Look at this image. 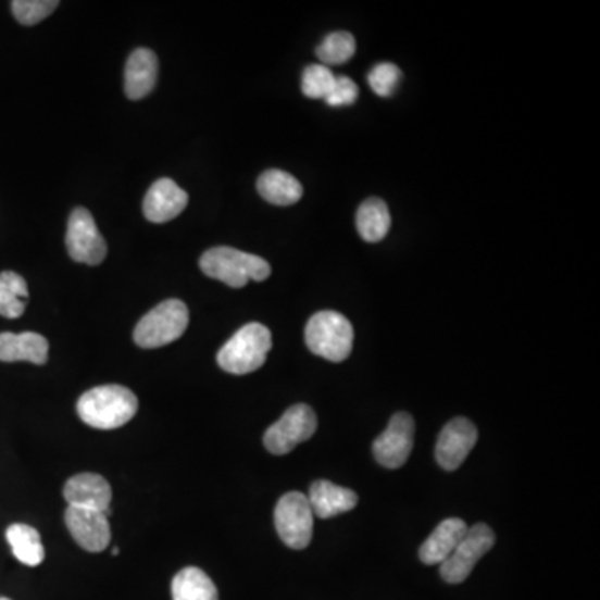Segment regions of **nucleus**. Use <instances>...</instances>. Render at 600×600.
Masks as SVG:
<instances>
[{"label": "nucleus", "instance_id": "f257e3e1", "mask_svg": "<svg viewBox=\"0 0 600 600\" xmlns=\"http://www.w3.org/2000/svg\"><path fill=\"white\" fill-rule=\"evenodd\" d=\"M139 400L133 390L117 384L93 387L80 396L77 414L90 427L100 430L118 429L133 421Z\"/></svg>", "mask_w": 600, "mask_h": 600}, {"label": "nucleus", "instance_id": "f03ea898", "mask_svg": "<svg viewBox=\"0 0 600 600\" xmlns=\"http://www.w3.org/2000/svg\"><path fill=\"white\" fill-rule=\"evenodd\" d=\"M200 268L211 279L240 289L249 280L262 283L271 275V265L259 255L247 254L233 247H214L200 258Z\"/></svg>", "mask_w": 600, "mask_h": 600}, {"label": "nucleus", "instance_id": "7ed1b4c3", "mask_svg": "<svg viewBox=\"0 0 600 600\" xmlns=\"http://www.w3.org/2000/svg\"><path fill=\"white\" fill-rule=\"evenodd\" d=\"M272 349V334L265 325H243L218 350L217 362L229 374H250L261 368Z\"/></svg>", "mask_w": 600, "mask_h": 600}, {"label": "nucleus", "instance_id": "20e7f679", "mask_svg": "<svg viewBox=\"0 0 600 600\" xmlns=\"http://www.w3.org/2000/svg\"><path fill=\"white\" fill-rule=\"evenodd\" d=\"M305 343L312 354L330 362H342L352 352L354 327L339 312H317L305 327Z\"/></svg>", "mask_w": 600, "mask_h": 600}, {"label": "nucleus", "instance_id": "39448f33", "mask_svg": "<svg viewBox=\"0 0 600 600\" xmlns=\"http://www.w3.org/2000/svg\"><path fill=\"white\" fill-rule=\"evenodd\" d=\"M189 325V309L183 300H165L147 312L134 330V342L142 349H158L180 339Z\"/></svg>", "mask_w": 600, "mask_h": 600}, {"label": "nucleus", "instance_id": "423d86ee", "mask_svg": "<svg viewBox=\"0 0 600 600\" xmlns=\"http://www.w3.org/2000/svg\"><path fill=\"white\" fill-rule=\"evenodd\" d=\"M275 529L290 549H305L314 533V512L305 493L289 492L280 497L274 512Z\"/></svg>", "mask_w": 600, "mask_h": 600}, {"label": "nucleus", "instance_id": "0eeeda50", "mask_svg": "<svg viewBox=\"0 0 600 600\" xmlns=\"http://www.w3.org/2000/svg\"><path fill=\"white\" fill-rule=\"evenodd\" d=\"M317 430V415L309 405L297 404L287 409L279 421L264 434L265 449L274 455L289 454L293 447L311 439Z\"/></svg>", "mask_w": 600, "mask_h": 600}, {"label": "nucleus", "instance_id": "6e6552de", "mask_svg": "<svg viewBox=\"0 0 600 600\" xmlns=\"http://www.w3.org/2000/svg\"><path fill=\"white\" fill-rule=\"evenodd\" d=\"M496 534L489 525L477 524L468 527L454 552L440 564V575L449 584H461L467 579L475 564L492 549Z\"/></svg>", "mask_w": 600, "mask_h": 600}, {"label": "nucleus", "instance_id": "1a4fd4ad", "mask_svg": "<svg viewBox=\"0 0 600 600\" xmlns=\"http://www.w3.org/2000/svg\"><path fill=\"white\" fill-rule=\"evenodd\" d=\"M67 252L75 262L87 265H99L108 258V243L100 236L96 221L87 209L79 208L68 217Z\"/></svg>", "mask_w": 600, "mask_h": 600}, {"label": "nucleus", "instance_id": "9d476101", "mask_svg": "<svg viewBox=\"0 0 600 600\" xmlns=\"http://www.w3.org/2000/svg\"><path fill=\"white\" fill-rule=\"evenodd\" d=\"M415 424L408 412H399L390 418L387 429L375 439V461L387 468H399L408 462L414 447Z\"/></svg>", "mask_w": 600, "mask_h": 600}, {"label": "nucleus", "instance_id": "9b49d317", "mask_svg": "<svg viewBox=\"0 0 600 600\" xmlns=\"http://www.w3.org/2000/svg\"><path fill=\"white\" fill-rule=\"evenodd\" d=\"M477 429L468 418L458 417L447 422L436 446V458L440 467L449 472L461 467L477 443Z\"/></svg>", "mask_w": 600, "mask_h": 600}, {"label": "nucleus", "instance_id": "f8f14e48", "mask_svg": "<svg viewBox=\"0 0 600 600\" xmlns=\"http://www.w3.org/2000/svg\"><path fill=\"white\" fill-rule=\"evenodd\" d=\"M65 524L75 542L87 552L97 554L108 549L111 543V524H109V515L104 512L67 508Z\"/></svg>", "mask_w": 600, "mask_h": 600}, {"label": "nucleus", "instance_id": "ddd939ff", "mask_svg": "<svg viewBox=\"0 0 600 600\" xmlns=\"http://www.w3.org/2000/svg\"><path fill=\"white\" fill-rule=\"evenodd\" d=\"M68 508L90 509L111 515V484L99 474H77L64 486Z\"/></svg>", "mask_w": 600, "mask_h": 600}, {"label": "nucleus", "instance_id": "4468645a", "mask_svg": "<svg viewBox=\"0 0 600 600\" xmlns=\"http://www.w3.org/2000/svg\"><path fill=\"white\" fill-rule=\"evenodd\" d=\"M187 202H189V196L174 180L159 179L147 190L143 199V215L147 221L154 224H164L183 214Z\"/></svg>", "mask_w": 600, "mask_h": 600}, {"label": "nucleus", "instance_id": "2eb2a0df", "mask_svg": "<svg viewBox=\"0 0 600 600\" xmlns=\"http://www.w3.org/2000/svg\"><path fill=\"white\" fill-rule=\"evenodd\" d=\"M467 529V524L462 518H446L437 525L434 533L422 543L418 558L427 565L442 564L454 552Z\"/></svg>", "mask_w": 600, "mask_h": 600}, {"label": "nucleus", "instance_id": "dca6fc26", "mask_svg": "<svg viewBox=\"0 0 600 600\" xmlns=\"http://www.w3.org/2000/svg\"><path fill=\"white\" fill-rule=\"evenodd\" d=\"M158 55L149 49H137L125 65V93L130 100H140L154 90L158 83Z\"/></svg>", "mask_w": 600, "mask_h": 600}, {"label": "nucleus", "instance_id": "f3484780", "mask_svg": "<svg viewBox=\"0 0 600 600\" xmlns=\"http://www.w3.org/2000/svg\"><path fill=\"white\" fill-rule=\"evenodd\" d=\"M309 504L314 515L321 518L336 517L352 511L358 505V493L347 487L336 486L330 480H317L309 490Z\"/></svg>", "mask_w": 600, "mask_h": 600}, {"label": "nucleus", "instance_id": "a211bd4d", "mask_svg": "<svg viewBox=\"0 0 600 600\" xmlns=\"http://www.w3.org/2000/svg\"><path fill=\"white\" fill-rule=\"evenodd\" d=\"M49 359V342L36 333L0 334V361L33 362L43 365Z\"/></svg>", "mask_w": 600, "mask_h": 600}, {"label": "nucleus", "instance_id": "6ab92c4d", "mask_svg": "<svg viewBox=\"0 0 600 600\" xmlns=\"http://www.w3.org/2000/svg\"><path fill=\"white\" fill-rule=\"evenodd\" d=\"M258 190L268 204L283 205V208L297 204L304 193L299 180L289 172L279 171V168L265 171L259 177Z\"/></svg>", "mask_w": 600, "mask_h": 600}, {"label": "nucleus", "instance_id": "aec40b11", "mask_svg": "<svg viewBox=\"0 0 600 600\" xmlns=\"http://www.w3.org/2000/svg\"><path fill=\"white\" fill-rule=\"evenodd\" d=\"M174 600H218L217 587L204 571L186 567L172 580Z\"/></svg>", "mask_w": 600, "mask_h": 600}, {"label": "nucleus", "instance_id": "412c9836", "mask_svg": "<svg viewBox=\"0 0 600 600\" xmlns=\"http://www.w3.org/2000/svg\"><path fill=\"white\" fill-rule=\"evenodd\" d=\"M5 537H8L12 554L18 562L29 565V567L42 564L46 559V549H43L40 534L34 527L25 524L11 525Z\"/></svg>", "mask_w": 600, "mask_h": 600}, {"label": "nucleus", "instance_id": "4be33fe9", "mask_svg": "<svg viewBox=\"0 0 600 600\" xmlns=\"http://www.w3.org/2000/svg\"><path fill=\"white\" fill-rule=\"evenodd\" d=\"M390 229V214L380 199L365 200L358 211V230L367 242H379Z\"/></svg>", "mask_w": 600, "mask_h": 600}, {"label": "nucleus", "instance_id": "5701e85b", "mask_svg": "<svg viewBox=\"0 0 600 600\" xmlns=\"http://www.w3.org/2000/svg\"><path fill=\"white\" fill-rule=\"evenodd\" d=\"M29 299V287L22 275L15 272L0 274V315L18 318L25 312Z\"/></svg>", "mask_w": 600, "mask_h": 600}, {"label": "nucleus", "instance_id": "b1692460", "mask_svg": "<svg viewBox=\"0 0 600 600\" xmlns=\"http://www.w3.org/2000/svg\"><path fill=\"white\" fill-rule=\"evenodd\" d=\"M318 61L327 65H340L349 62L355 54V39L349 33H333L317 47Z\"/></svg>", "mask_w": 600, "mask_h": 600}, {"label": "nucleus", "instance_id": "393cba45", "mask_svg": "<svg viewBox=\"0 0 600 600\" xmlns=\"http://www.w3.org/2000/svg\"><path fill=\"white\" fill-rule=\"evenodd\" d=\"M337 75L322 64L309 65L302 75V92L309 99L325 100L336 86Z\"/></svg>", "mask_w": 600, "mask_h": 600}, {"label": "nucleus", "instance_id": "a878e982", "mask_svg": "<svg viewBox=\"0 0 600 600\" xmlns=\"http://www.w3.org/2000/svg\"><path fill=\"white\" fill-rule=\"evenodd\" d=\"M59 8L58 0H14L12 12L22 25H36Z\"/></svg>", "mask_w": 600, "mask_h": 600}, {"label": "nucleus", "instance_id": "bb28decb", "mask_svg": "<svg viewBox=\"0 0 600 600\" xmlns=\"http://www.w3.org/2000/svg\"><path fill=\"white\" fill-rule=\"evenodd\" d=\"M399 80L400 68L390 62L377 64L368 72V84H371L372 90L380 97L392 96Z\"/></svg>", "mask_w": 600, "mask_h": 600}, {"label": "nucleus", "instance_id": "cd10ccee", "mask_svg": "<svg viewBox=\"0 0 600 600\" xmlns=\"http://www.w3.org/2000/svg\"><path fill=\"white\" fill-rule=\"evenodd\" d=\"M359 97V87L354 80L349 79L346 75H340L336 79V86H334L333 92L325 99V102L330 108H340V105L354 104Z\"/></svg>", "mask_w": 600, "mask_h": 600}, {"label": "nucleus", "instance_id": "c85d7f7f", "mask_svg": "<svg viewBox=\"0 0 600 600\" xmlns=\"http://www.w3.org/2000/svg\"><path fill=\"white\" fill-rule=\"evenodd\" d=\"M112 554L118 555V547H114V550H112Z\"/></svg>", "mask_w": 600, "mask_h": 600}, {"label": "nucleus", "instance_id": "c756f323", "mask_svg": "<svg viewBox=\"0 0 600 600\" xmlns=\"http://www.w3.org/2000/svg\"><path fill=\"white\" fill-rule=\"evenodd\" d=\"M0 600H11V599H5V597H0Z\"/></svg>", "mask_w": 600, "mask_h": 600}]
</instances>
